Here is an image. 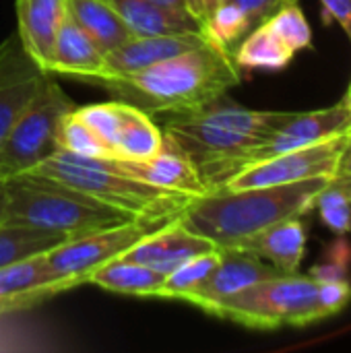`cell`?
Segmentation results:
<instances>
[{
  "label": "cell",
  "mask_w": 351,
  "mask_h": 353,
  "mask_svg": "<svg viewBox=\"0 0 351 353\" xmlns=\"http://www.w3.org/2000/svg\"><path fill=\"white\" fill-rule=\"evenodd\" d=\"M48 74L70 77L91 85L108 74L103 50L68 14L58 29Z\"/></svg>",
  "instance_id": "17"
},
{
  "label": "cell",
  "mask_w": 351,
  "mask_h": 353,
  "mask_svg": "<svg viewBox=\"0 0 351 353\" xmlns=\"http://www.w3.org/2000/svg\"><path fill=\"white\" fill-rule=\"evenodd\" d=\"M221 2H223V0H186L190 14L197 17L201 23H205V21L209 19V14H211Z\"/></svg>",
  "instance_id": "34"
},
{
  "label": "cell",
  "mask_w": 351,
  "mask_h": 353,
  "mask_svg": "<svg viewBox=\"0 0 351 353\" xmlns=\"http://www.w3.org/2000/svg\"><path fill=\"white\" fill-rule=\"evenodd\" d=\"M240 252H248L285 275L300 273V265L306 252V228L300 217L273 223L238 244L230 246Z\"/></svg>",
  "instance_id": "19"
},
{
  "label": "cell",
  "mask_w": 351,
  "mask_h": 353,
  "mask_svg": "<svg viewBox=\"0 0 351 353\" xmlns=\"http://www.w3.org/2000/svg\"><path fill=\"white\" fill-rule=\"evenodd\" d=\"M240 81L234 54L209 41L139 72L97 79L93 85L147 114H172L213 103Z\"/></svg>",
  "instance_id": "1"
},
{
  "label": "cell",
  "mask_w": 351,
  "mask_h": 353,
  "mask_svg": "<svg viewBox=\"0 0 351 353\" xmlns=\"http://www.w3.org/2000/svg\"><path fill=\"white\" fill-rule=\"evenodd\" d=\"M217 246L209 238L186 230L178 219L176 223H172V225L163 228L161 232L153 234L151 238L143 240L128 254H124V259L143 263V265L153 267L155 271L168 275L170 271L180 267L188 259L211 252Z\"/></svg>",
  "instance_id": "20"
},
{
  "label": "cell",
  "mask_w": 351,
  "mask_h": 353,
  "mask_svg": "<svg viewBox=\"0 0 351 353\" xmlns=\"http://www.w3.org/2000/svg\"><path fill=\"white\" fill-rule=\"evenodd\" d=\"M234 60L240 70H283L296 56L288 41L265 21L254 27L236 48Z\"/></svg>",
  "instance_id": "24"
},
{
  "label": "cell",
  "mask_w": 351,
  "mask_h": 353,
  "mask_svg": "<svg viewBox=\"0 0 351 353\" xmlns=\"http://www.w3.org/2000/svg\"><path fill=\"white\" fill-rule=\"evenodd\" d=\"M4 182V221L8 223L79 238L137 217L58 182L33 176H14Z\"/></svg>",
  "instance_id": "5"
},
{
  "label": "cell",
  "mask_w": 351,
  "mask_h": 353,
  "mask_svg": "<svg viewBox=\"0 0 351 353\" xmlns=\"http://www.w3.org/2000/svg\"><path fill=\"white\" fill-rule=\"evenodd\" d=\"M68 240L72 238L56 234V232L0 221V267H6L10 263L23 261L35 254H46Z\"/></svg>",
  "instance_id": "25"
},
{
  "label": "cell",
  "mask_w": 351,
  "mask_h": 353,
  "mask_svg": "<svg viewBox=\"0 0 351 353\" xmlns=\"http://www.w3.org/2000/svg\"><path fill=\"white\" fill-rule=\"evenodd\" d=\"M205 33L211 41H215L219 48L234 52V48L252 31V25L242 8H238L232 2H221L209 19L203 23Z\"/></svg>",
  "instance_id": "28"
},
{
  "label": "cell",
  "mask_w": 351,
  "mask_h": 353,
  "mask_svg": "<svg viewBox=\"0 0 351 353\" xmlns=\"http://www.w3.org/2000/svg\"><path fill=\"white\" fill-rule=\"evenodd\" d=\"M118 170L137 178L145 184L182 192L188 196H203L207 194V186L197 170V165L172 143L163 139V147L149 159L132 161V159H114Z\"/></svg>",
  "instance_id": "15"
},
{
  "label": "cell",
  "mask_w": 351,
  "mask_h": 353,
  "mask_svg": "<svg viewBox=\"0 0 351 353\" xmlns=\"http://www.w3.org/2000/svg\"><path fill=\"white\" fill-rule=\"evenodd\" d=\"M21 176L58 182L137 217L182 213L197 199L130 178L128 174L118 170L114 159L81 157L66 151H56Z\"/></svg>",
  "instance_id": "4"
},
{
  "label": "cell",
  "mask_w": 351,
  "mask_h": 353,
  "mask_svg": "<svg viewBox=\"0 0 351 353\" xmlns=\"http://www.w3.org/2000/svg\"><path fill=\"white\" fill-rule=\"evenodd\" d=\"M209 41L211 39L205 31L203 33H176V35H132L128 41H124L122 46L106 54V64H108L106 77L139 72L161 60L184 54Z\"/></svg>",
  "instance_id": "16"
},
{
  "label": "cell",
  "mask_w": 351,
  "mask_h": 353,
  "mask_svg": "<svg viewBox=\"0 0 351 353\" xmlns=\"http://www.w3.org/2000/svg\"><path fill=\"white\" fill-rule=\"evenodd\" d=\"M317 302L323 321L341 312L351 302V283L348 277L317 281Z\"/></svg>",
  "instance_id": "30"
},
{
  "label": "cell",
  "mask_w": 351,
  "mask_h": 353,
  "mask_svg": "<svg viewBox=\"0 0 351 353\" xmlns=\"http://www.w3.org/2000/svg\"><path fill=\"white\" fill-rule=\"evenodd\" d=\"M337 176H350L351 178V130L348 132V139H345V147H343V153H341V159H339Z\"/></svg>",
  "instance_id": "35"
},
{
  "label": "cell",
  "mask_w": 351,
  "mask_h": 353,
  "mask_svg": "<svg viewBox=\"0 0 351 353\" xmlns=\"http://www.w3.org/2000/svg\"><path fill=\"white\" fill-rule=\"evenodd\" d=\"M323 17L335 21L348 35L351 43V0H321Z\"/></svg>",
  "instance_id": "33"
},
{
  "label": "cell",
  "mask_w": 351,
  "mask_h": 353,
  "mask_svg": "<svg viewBox=\"0 0 351 353\" xmlns=\"http://www.w3.org/2000/svg\"><path fill=\"white\" fill-rule=\"evenodd\" d=\"M66 0H17V37L29 58L48 72Z\"/></svg>",
  "instance_id": "18"
},
{
  "label": "cell",
  "mask_w": 351,
  "mask_h": 353,
  "mask_svg": "<svg viewBox=\"0 0 351 353\" xmlns=\"http://www.w3.org/2000/svg\"><path fill=\"white\" fill-rule=\"evenodd\" d=\"M314 209H319L323 223L333 234H337V236L351 234V199L345 192V188L337 182L335 176L317 194Z\"/></svg>",
  "instance_id": "29"
},
{
  "label": "cell",
  "mask_w": 351,
  "mask_h": 353,
  "mask_svg": "<svg viewBox=\"0 0 351 353\" xmlns=\"http://www.w3.org/2000/svg\"><path fill=\"white\" fill-rule=\"evenodd\" d=\"M4 209H6V182L0 180V221H4Z\"/></svg>",
  "instance_id": "37"
},
{
  "label": "cell",
  "mask_w": 351,
  "mask_h": 353,
  "mask_svg": "<svg viewBox=\"0 0 351 353\" xmlns=\"http://www.w3.org/2000/svg\"><path fill=\"white\" fill-rule=\"evenodd\" d=\"M79 288L77 281L52 271L46 254H35L0 267V316L33 308L35 304Z\"/></svg>",
  "instance_id": "12"
},
{
  "label": "cell",
  "mask_w": 351,
  "mask_h": 353,
  "mask_svg": "<svg viewBox=\"0 0 351 353\" xmlns=\"http://www.w3.org/2000/svg\"><path fill=\"white\" fill-rule=\"evenodd\" d=\"M166 273L155 271L137 261L118 259L101 269H97L87 283H93L106 292L122 294V296H139V298H161Z\"/></svg>",
  "instance_id": "23"
},
{
  "label": "cell",
  "mask_w": 351,
  "mask_h": 353,
  "mask_svg": "<svg viewBox=\"0 0 351 353\" xmlns=\"http://www.w3.org/2000/svg\"><path fill=\"white\" fill-rule=\"evenodd\" d=\"M217 261H219V248L188 259L186 263H182L180 267H176L166 275L161 298L188 302L205 285V281L217 267Z\"/></svg>",
  "instance_id": "26"
},
{
  "label": "cell",
  "mask_w": 351,
  "mask_h": 353,
  "mask_svg": "<svg viewBox=\"0 0 351 353\" xmlns=\"http://www.w3.org/2000/svg\"><path fill=\"white\" fill-rule=\"evenodd\" d=\"M223 2H232L238 8H242L254 29L261 23H265L271 14H275L281 6H285L288 2H294V0H223Z\"/></svg>",
  "instance_id": "32"
},
{
  "label": "cell",
  "mask_w": 351,
  "mask_h": 353,
  "mask_svg": "<svg viewBox=\"0 0 351 353\" xmlns=\"http://www.w3.org/2000/svg\"><path fill=\"white\" fill-rule=\"evenodd\" d=\"M74 108L62 118V122L58 126V134H56L58 151H66V153L81 155V157L114 159L112 149L101 141V137L87 122H83L77 116Z\"/></svg>",
  "instance_id": "27"
},
{
  "label": "cell",
  "mask_w": 351,
  "mask_h": 353,
  "mask_svg": "<svg viewBox=\"0 0 351 353\" xmlns=\"http://www.w3.org/2000/svg\"><path fill=\"white\" fill-rule=\"evenodd\" d=\"M184 213V211H182ZM182 213H168L155 217H134L118 225H110L79 238H72L58 248L46 252L48 265L54 273L77 281L79 285L87 283L89 277L103 265L122 259L143 240L161 232L163 228L176 223Z\"/></svg>",
  "instance_id": "8"
},
{
  "label": "cell",
  "mask_w": 351,
  "mask_h": 353,
  "mask_svg": "<svg viewBox=\"0 0 351 353\" xmlns=\"http://www.w3.org/2000/svg\"><path fill=\"white\" fill-rule=\"evenodd\" d=\"M350 130L351 112L345 105V101H339L335 105H329L325 110H314V112H290L288 118L269 134L267 141L248 149L244 155H240L234 161L228 178H232L236 172L244 170L246 165H252V163L271 159L275 155H283L290 151H298V149L317 145L321 141L345 134Z\"/></svg>",
  "instance_id": "11"
},
{
  "label": "cell",
  "mask_w": 351,
  "mask_h": 353,
  "mask_svg": "<svg viewBox=\"0 0 351 353\" xmlns=\"http://www.w3.org/2000/svg\"><path fill=\"white\" fill-rule=\"evenodd\" d=\"M153 4H159V6H166V8H174V10H182V12H190L188 10V4L186 0H149ZM197 19V17H194Z\"/></svg>",
  "instance_id": "36"
},
{
  "label": "cell",
  "mask_w": 351,
  "mask_h": 353,
  "mask_svg": "<svg viewBox=\"0 0 351 353\" xmlns=\"http://www.w3.org/2000/svg\"><path fill=\"white\" fill-rule=\"evenodd\" d=\"M277 275H285L273 265L234 248H219V261L205 285L186 302L209 314L213 306L223 302L225 298Z\"/></svg>",
  "instance_id": "14"
},
{
  "label": "cell",
  "mask_w": 351,
  "mask_h": 353,
  "mask_svg": "<svg viewBox=\"0 0 351 353\" xmlns=\"http://www.w3.org/2000/svg\"><path fill=\"white\" fill-rule=\"evenodd\" d=\"M343 101H345V105L350 108V112H351V85H350V89H348V95H345V99H343Z\"/></svg>",
  "instance_id": "38"
},
{
  "label": "cell",
  "mask_w": 351,
  "mask_h": 353,
  "mask_svg": "<svg viewBox=\"0 0 351 353\" xmlns=\"http://www.w3.org/2000/svg\"><path fill=\"white\" fill-rule=\"evenodd\" d=\"M124 19L132 35L203 33L205 27L190 12L166 8L149 0H108Z\"/></svg>",
  "instance_id": "21"
},
{
  "label": "cell",
  "mask_w": 351,
  "mask_h": 353,
  "mask_svg": "<svg viewBox=\"0 0 351 353\" xmlns=\"http://www.w3.org/2000/svg\"><path fill=\"white\" fill-rule=\"evenodd\" d=\"M66 14L103 50V54L132 37L128 25L108 0H66Z\"/></svg>",
  "instance_id": "22"
},
{
  "label": "cell",
  "mask_w": 351,
  "mask_h": 353,
  "mask_svg": "<svg viewBox=\"0 0 351 353\" xmlns=\"http://www.w3.org/2000/svg\"><path fill=\"white\" fill-rule=\"evenodd\" d=\"M209 314L261 331L306 327L323 321L317 302V281L300 273L259 281L225 298Z\"/></svg>",
  "instance_id": "6"
},
{
  "label": "cell",
  "mask_w": 351,
  "mask_h": 353,
  "mask_svg": "<svg viewBox=\"0 0 351 353\" xmlns=\"http://www.w3.org/2000/svg\"><path fill=\"white\" fill-rule=\"evenodd\" d=\"M48 77L29 58L17 35L0 43V145Z\"/></svg>",
  "instance_id": "13"
},
{
  "label": "cell",
  "mask_w": 351,
  "mask_h": 353,
  "mask_svg": "<svg viewBox=\"0 0 351 353\" xmlns=\"http://www.w3.org/2000/svg\"><path fill=\"white\" fill-rule=\"evenodd\" d=\"M345 134L321 141L317 145L275 155L271 159L246 165L223 182L217 190H240V188H263V186H283L310 178L337 176L339 159L345 147Z\"/></svg>",
  "instance_id": "10"
},
{
  "label": "cell",
  "mask_w": 351,
  "mask_h": 353,
  "mask_svg": "<svg viewBox=\"0 0 351 353\" xmlns=\"http://www.w3.org/2000/svg\"><path fill=\"white\" fill-rule=\"evenodd\" d=\"M288 114L250 110L221 97L194 110L161 114V132L197 165L207 190L213 192L225 182L234 161L267 141Z\"/></svg>",
  "instance_id": "2"
},
{
  "label": "cell",
  "mask_w": 351,
  "mask_h": 353,
  "mask_svg": "<svg viewBox=\"0 0 351 353\" xmlns=\"http://www.w3.org/2000/svg\"><path fill=\"white\" fill-rule=\"evenodd\" d=\"M351 261V250L348 248L345 242H337L335 244V252L329 254L327 261H323L321 265H314L310 269V277L314 281H325V279H343L345 277V271H348V265Z\"/></svg>",
  "instance_id": "31"
},
{
  "label": "cell",
  "mask_w": 351,
  "mask_h": 353,
  "mask_svg": "<svg viewBox=\"0 0 351 353\" xmlns=\"http://www.w3.org/2000/svg\"><path fill=\"white\" fill-rule=\"evenodd\" d=\"M329 180L323 176L283 186L213 190L197 196L184 209L180 223L209 238L217 248H230L273 223L302 217L314 209V199Z\"/></svg>",
  "instance_id": "3"
},
{
  "label": "cell",
  "mask_w": 351,
  "mask_h": 353,
  "mask_svg": "<svg viewBox=\"0 0 351 353\" xmlns=\"http://www.w3.org/2000/svg\"><path fill=\"white\" fill-rule=\"evenodd\" d=\"M72 108V99L50 74L0 145V180L21 176L54 155L58 126Z\"/></svg>",
  "instance_id": "7"
},
{
  "label": "cell",
  "mask_w": 351,
  "mask_h": 353,
  "mask_svg": "<svg viewBox=\"0 0 351 353\" xmlns=\"http://www.w3.org/2000/svg\"><path fill=\"white\" fill-rule=\"evenodd\" d=\"M77 116L87 122L101 141L112 149L114 159H149L163 147V132L145 110L116 99L74 108Z\"/></svg>",
  "instance_id": "9"
}]
</instances>
